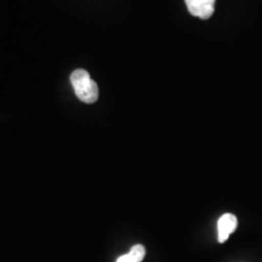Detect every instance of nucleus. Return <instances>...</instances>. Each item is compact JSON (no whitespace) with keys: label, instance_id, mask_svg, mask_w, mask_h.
Here are the masks:
<instances>
[{"label":"nucleus","instance_id":"f257e3e1","mask_svg":"<svg viewBox=\"0 0 262 262\" xmlns=\"http://www.w3.org/2000/svg\"><path fill=\"white\" fill-rule=\"evenodd\" d=\"M71 83L75 95L84 103H94L98 98L97 84L90 78V74L84 70H77L71 74Z\"/></svg>","mask_w":262,"mask_h":262},{"label":"nucleus","instance_id":"f03ea898","mask_svg":"<svg viewBox=\"0 0 262 262\" xmlns=\"http://www.w3.org/2000/svg\"><path fill=\"white\" fill-rule=\"evenodd\" d=\"M189 14L202 19L210 18L215 11V0H185Z\"/></svg>","mask_w":262,"mask_h":262},{"label":"nucleus","instance_id":"7ed1b4c3","mask_svg":"<svg viewBox=\"0 0 262 262\" xmlns=\"http://www.w3.org/2000/svg\"><path fill=\"white\" fill-rule=\"evenodd\" d=\"M238 226V220L233 214H225L220 217L217 222L219 231V243H225L229 235L235 231Z\"/></svg>","mask_w":262,"mask_h":262},{"label":"nucleus","instance_id":"20e7f679","mask_svg":"<svg viewBox=\"0 0 262 262\" xmlns=\"http://www.w3.org/2000/svg\"><path fill=\"white\" fill-rule=\"evenodd\" d=\"M127 255H129L130 258L134 262H141L146 256V249L143 245L137 244V245H135V247H133L130 249L129 254Z\"/></svg>","mask_w":262,"mask_h":262},{"label":"nucleus","instance_id":"39448f33","mask_svg":"<svg viewBox=\"0 0 262 262\" xmlns=\"http://www.w3.org/2000/svg\"><path fill=\"white\" fill-rule=\"evenodd\" d=\"M117 262H134L133 260H131V258H130V256H129V255H123V256H120L119 258H118V260H117Z\"/></svg>","mask_w":262,"mask_h":262}]
</instances>
